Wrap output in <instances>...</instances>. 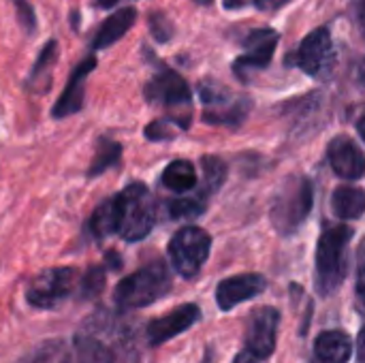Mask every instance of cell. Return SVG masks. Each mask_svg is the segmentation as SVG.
Wrapping results in <instances>:
<instances>
[{"instance_id": "1", "label": "cell", "mask_w": 365, "mask_h": 363, "mask_svg": "<svg viewBox=\"0 0 365 363\" xmlns=\"http://www.w3.org/2000/svg\"><path fill=\"white\" fill-rule=\"evenodd\" d=\"M314 203L312 182L306 175H289L276 190L269 208V218L274 229L291 237L299 231V227L310 216Z\"/></svg>"}, {"instance_id": "2", "label": "cell", "mask_w": 365, "mask_h": 363, "mask_svg": "<svg viewBox=\"0 0 365 363\" xmlns=\"http://www.w3.org/2000/svg\"><path fill=\"white\" fill-rule=\"evenodd\" d=\"M353 229L346 225L327 227L317 246V291L334 295L349 274V244Z\"/></svg>"}, {"instance_id": "3", "label": "cell", "mask_w": 365, "mask_h": 363, "mask_svg": "<svg viewBox=\"0 0 365 363\" xmlns=\"http://www.w3.org/2000/svg\"><path fill=\"white\" fill-rule=\"evenodd\" d=\"M171 291V274L163 261H154L135 274L120 280L113 291V302L122 310H137L156 304Z\"/></svg>"}, {"instance_id": "4", "label": "cell", "mask_w": 365, "mask_h": 363, "mask_svg": "<svg viewBox=\"0 0 365 363\" xmlns=\"http://www.w3.org/2000/svg\"><path fill=\"white\" fill-rule=\"evenodd\" d=\"M118 203V229L115 233L126 242L143 240L156 223V203L145 184L133 182L120 195Z\"/></svg>"}, {"instance_id": "5", "label": "cell", "mask_w": 365, "mask_h": 363, "mask_svg": "<svg viewBox=\"0 0 365 363\" xmlns=\"http://www.w3.org/2000/svg\"><path fill=\"white\" fill-rule=\"evenodd\" d=\"M145 98L154 105H160L171 111V120H175L182 128H188L190 124V107H192V94L188 83L169 66L158 64L156 73L145 86Z\"/></svg>"}, {"instance_id": "6", "label": "cell", "mask_w": 365, "mask_h": 363, "mask_svg": "<svg viewBox=\"0 0 365 363\" xmlns=\"http://www.w3.org/2000/svg\"><path fill=\"white\" fill-rule=\"evenodd\" d=\"M278 325H280V312L276 308L272 306L257 308L248 317L244 349L235 357V363H261L269 359L276 351Z\"/></svg>"}, {"instance_id": "7", "label": "cell", "mask_w": 365, "mask_h": 363, "mask_svg": "<svg viewBox=\"0 0 365 363\" xmlns=\"http://www.w3.org/2000/svg\"><path fill=\"white\" fill-rule=\"evenodd\" d=\"M210 250H212L210 233L195 225L182 227L169 242V257L173 270L186 280L199 276V272L203 270L210 257Z\"/></svg>"}, {"instance_id": "8", "label": "cell", "mask_w": 365, "mask_h": 363, "mask_svg": "<svg viewBox=\"0 0 365 363\" xmlns=\"http://www.w3.org/2000/svg\"><path fill=\"white\" fill-rule=\"evenodd\" d=\"M32 363H113V355L94 336L79 334L71 340H56L45 344Z\"/></svg>"}, {"instance_id": "9", "label": "cell", "mask_w": 365, "mask_h": 363, "mask_svg": "<svg viewBox=\"0 0 365 363\" xmlns=\"http://www.w3.org/2000/svg\"><path fill=\"white\" fill-rule=\"evenodd\" d=\"M77 285V270L73 267H49L34 276L28 287L26 300L38 310H53L64 304Z\"/></svg>"}, {"instance_id": "10", "label": "cell", "mask_w": 365, "mask_h": 363, "mask_svg": "<svg viewBox=\"0 0 365 363\" xmlns=\"http://www.w3.org/2000/svg\"><path fill=\"white\" fill-rule=\"evenodd\" d=\"M291 62L314 79H325L331 75L336 64V47L329 28L312 30L291 56Z\"/></svg>"}, {"instance_id": "11", "label": "cell", "mask_w": 365, "mask_h": 363, "mask_svg": "<svg viewBox=\"0 0 365 363\" xmlns=\"http://www.w3.org/2000/svg\"><path fill=\"white\" fill-rule=\"evenodd\" d=\"M199 94H201V101L205 107L203 120L207 124L237 126L248 116L250 101L231 94L225 86H220L216 81H203L199 86Z\"/></svg>"}, {"instance_id": "12", "label": "cell", "mask_w": 365, "mask_h": 363, "mask_svg": "<svg viewBox=\"0 0 365 363\" xmlns=\"http://www.w3.org/2000/svg\"><path fill=\"white\" fill-rule=\"evenodd\" d=\"M278 41H280V34L272 28L252 30L244 41V53L233 64V73L242 81H246L250 77V73L267 68L274 58Z\"/></svg>"}, {"instance_id": "13", "label": "cell", "mask_w": 365, "mask_h": 363, "mask_svg": "<svg viewBox=\"0 0 365 363\" xmlns=\"http://www.w3.org/2000/svg\"><path fill=\"white\" fill-rule=\"evenodd\" d=\"M201 319V310L197 304H184V306H178L173 308L169 315L160 317V319H154L148 329H145V340L148 344L152 347H158V344H165L169 342L171 338L188 332L197 321Z\"/></svg>"}, {"instance_id": "14", "label": "cell", "mask_w": 365, "mask_h": 363, "mask_svg": "<svg viewBox=\"0 0 365 363\" xmlns=\"http://www.w3.org/2000/svg\"><path fill=\"white\" fill-rule=\"evenodd\" d=\"M267 289V280L261 274H240L233 278H227L216 289V304L220 310L229 312L235 306L259 297Z\"/></svg>"}, {"instance_id": "15", "label": "cell", "mask_w": 365, "mask_h": 363, "mask_svg": "<svg viewBox=\"0 0 365 363\" xmlns=\"http://www.w3.org/2000/svg\"><path fill=\"white\" fill-rule=\"evenodd\" d=\"M327 160L336 175L344 180H361L365 173V158L361 148L346 135H338L327 145Z\"/></svg>"}, {"instance_id": "16", "label": "cell", "mask_w": 365, "mask_h": 363, "mask_svg": "<svg viewBox=\"0 0 365 363\" xmlns=\"http://www.w3.org/2000/svg\"><path fill=\"white\" fill-rule=\"evenodd\" d=\"M96 68V58L94 56H88L83 58L71 73L68 77V83L66 88L62 90V96L56 101L53 109H51V116L62 120V118H68L73 113H77L81 107H83V94H86V79L88 75Z\"/></svg>"}, {"instance_id": "17", "label": "cell", "mask_w": 365, "mask_h": 363, "mask_svg": "<svg viewBox=\"0 0 365 363\" xmlns=\"http://www.w3.org/2000/svg\"><path fill=\"white\" fill-rule=\"evenodd\" d=\"M351 355H353V342L349 334L340 329H331L317 336L310 363H349Z\"/></svg>"}, {"instance_id": "18", "label": "cell", "mask_w": 365, "mask_h": 363, "mask_svg": "<svg viewBox=\"0 0 365 363\" xmlns=\"http://www.w3.org/2000/svg\"><path fill=\"white\" fill-rule=\"evenodd\" d=\"M137 21V11L133 6L120 9L115 11L109 19L103 21V26L98 28L96 36L92 39V47L94 49H105L109 45H113L115 41H120Z\"/></svg>"}, {"instance_id": "19", "label": "cell", "mask_w": 365, "mask_h": 363, "mask_svg": "<svg viewBox=\"0 0 365 363\" xmlns=\"http://www.w3.org/2000/svg\"><path fill=\"white\" fill-rule=\"evenodd\" d=\"M331 210L340 220H357L365 212V193L357 186H338L331 195Z\"/></svg>"}, {"instance_id": "20", "label": "cell", "mask_w": 365, "mask_h": 363, "mask_svg": "<svg viewBox=\"0 0 365 363\" xmlns=\"http://www.w3.org/2000/svg\"><path fill=\"white\" fill-rule=\"evenodd\" d=\"M163 186L173 190V193H190L197 186V171L190 160H173L165 167L163 171Z\"/></svg>"}, {"instance_id": "21", "label": "cell", "mask_w": 365, "mask_h": 363, "mask_svg": "<svg viewBox=\"0 0 365 363\" xmlns=\"http://www.w3.org/2000/svg\"><path fill=\"white\" fill-rule=\"evenodd\" d=\"M115 229H118V203L115 197H111L94 210L90 218V233L96 240H105L111 233H115Z\"/></svg>"}, {"instance_id": "22", "label": "cell", "mask_w": 365, "mask_h": 363, "mask_svg": "<svg viewBox=\"0 0 365 363\" xmlns=\"http://www.w3.org/2000/svg\"><path fill=\"white\" fill-rule=\"evenodd\" d=\"M120 154H122V145L113 139H107L103 137L98 143H96V150H94V158H92V165L88 169V175L90 178H96L101 175L105 169H109L111 165H115L120 160Z\"/></svg>"}, {"instance_id": "23", "label": "cell", "mask_w": 365, "mask_h": 363, "mask_svg": "<svg viewBox=\"0 0 365 363\" xmlns=\"http://www.w3.org/2000/svg\"><path fill=\"white\" fill-rule=\"evenodd\" d=\"M207 195L203 190H199L197 195H190V197H182V199H175V201H169L167 203V212L171 218H195L199 214L205 212V205H207Z\"/></svg>"}, {"instance_id": "24", "label": "cell", "mask_w": 365, "mask_h": 363, "mask_svg": "<svg viewBox=\"0 0 365 363\" xmlns=\"http://www.w3.org/2000/svg\"><path fill=\"white\" fill-rule=\"evenodd\" d=\"M201 165H203V186H201V190L210 197L225 182V178H227V165L220 158H216V156H205L201 160Z\"/></svg>"}, {"instance_id": "25", "label": "cell", "mask_w": 365, "mask_h": 363, "mask_svg": "<svg viewBox=\"0 0 365 363\" xmlns=\"http://www.w3.org/2000/svg\"><path fill=\"white\" fill-rule=\"evenodd\" d=\"M180 128H182V126H180L175 120H171V118H167V120H154V122L145 128V137H148L150 141H165V139H171Z\"/></svg>"}, {"instance_id": "26", "label": "cell", "mask_w": 365, "mask_h": 363, "mask_svg": "<svg viewBox=\"0 0 365 363\" xmlns=\"http://www.w3.org/2000/svg\"><path fill=\"white\" fill-rule=\"evenodd\" d=\"M105 287V270L103 267H92L83 278H81V291L83 297H96Z\"/></svg>"}, {"instance_id": "27", "label": "cell", "mask_w": 365, "mask_h": 363, "mask_svg": "<svg viewBox=\"0 0 365 363\" xmlns=\"http://www.w3.org/2000/svg\"><path fill=\"white\" fill-rule=\"evenodd\" d=\"M53 60H56V41H49V43L45 45V49L41 51V56H38V60H36V64H34V68H32L28 81L34 83V81L41 79V75H47V68L53 64Z\"/></svg>"}, {"instance_id": "28", "label": "cell", "mask_w": 365, "mask_h": 363, "mask_svg": "<svg viewBox=\"0 0 365 363\" xmlns=\"http://www.w3.org/2000/svg\"><path fill=\"white\" fill-rule=\"evenodd\" d=\"M150 28H152V34L156 36V41H169L173 34V26L169 24V19L163 13H154L150 17Z\"/></svg>"}, {"instance_id": "29", "label": "cell", "mask_w": 365, "mask_h": 363, "mask_svg": "<svg viewBox=\"0 0 365 363\" xmlns=\"http://www.w3.org/2000/svg\"><path fill=\"white\" fill-rule=\"evenodd\" d=\"M15 9H17V19L19 24L28 30V32H34L36 28V15L32 11V4L28 0H13Z\"/></svg>"}, {"instance_id": "30", "label": "cell", "mask_w": 365, "mask_h": 363, "mask_svg": "<svg viewBox=\"0 0 365 363\" xmlns=\"http://www.w3.org/2000/svg\"><path fill=\"white\" fill-rule=\"evenodd\" d=\"M252 2H255V6H257L259 11L272 13V11H278V9L287 6L291 0H252Z\"/></svg>"}, {"instance_id": "31", "label": "cell", "mask_w": 365, "mask_h": 363, "mask_svg": "<svg viewBox=\"0 0 365 363\" xmlns=\"http://www.w3.org/2000/svg\"><path fill=\"white\" fill-rule=\"evenodd\" d=\"M357 295L364 297V246L359 248V263H357Z\"/></svg>"}, {"instance_id": "32", "label": "cell", "mask_w": 365, "mask_h": 363, "mask_svg": "<svg viewBox=\"0 0 365 363\" xmlns=\"http://www.w3.org/2000/svg\"><path fill=\"white\" fill-rule=\"evenodd\" d=\"M252 0H225V9L227 11H237V9H244L246 4H250Z\"/></svg>"}, {"instance_id": "33", "label": "cell", "mask_w": 365, "mask_h": 363, "mask_svg": "<svg viewBox=\"0 0 365 363\" xmlns=\"http://www.w3.org/2000/svg\"><path fill=\"white\" fill-rule=\"evenodd\" d=\"M120 0H96V6H101V9H109V6H115Z\"/></svg>"}, {"instance_id": "34", "label": "cell", "mask_w": 365, "mask_h": 363, "mask_svg": "<svg viewBox=\"0 0 365 363\" xmlns=\"http://www.w3.org/2000/svg\"><path fill=\"white\" fill-rule=\"evenodd\" d=\"M203 363H214V353H212V349H207V351H205Z\"/></svg>"}, {"instance_id": "35", "label": "cell", "mask_w": 365, "mask_h": 363, "mask_svg": "<svg viewBox=\"0 0 365 363\" xmlns=\"http://www.w3.org/2000/svg\"><path fill=\"white\" fill-rule=\"evenodd\" d=\"M195 2H197V4H201V6H210L214 0H195Z\"/></svg>"}]
</instances>
